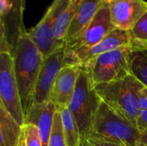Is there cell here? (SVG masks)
Returning a JSON list of instances; mask_svg holds the SVG:
<instances>
[{
  "label": "cell",
  "instance_id": "cell-1",
  "mask_svg": "<svg viewBox=\"0 0 147 146\" xmlns=\"http://www.w3.org/2000/svg\"><path fill=\"white\" fill-rule=\"evenodd\" d=\"M12 57L22 108L26 116L33 105L34 89L44 58L29 37L28 31L19 37Z\"/></svg>",
  "mask_w": 147,
  "mask_h": 146
},
{
  "label": "cell",
  "instance_id": "cell-2",
  "mask_svg": "<svg viewBox=\"0 0 147 146\" xmlns=\"http://www.w3.org/2000/svg\"><path fill=\"white\" fill-rule=\"evenodd\" d=\"M144 87L134 75H130L121 80L100 84L96 90L102 102L113 112L137 127L138 95Z\"/></svg>",
  "mask_w": 147,
  "mask_h": 146
},
{
  "label": "cell",
  "instance_id": "cell-3",
  "mask_svg": "<svg viewBox=\"0 0 147 146\" xmlns=\"http://www.w3.org/2000/svg\"><path fill=\"white\" fill-rule=\"evenodd\" d=\"M132 52L131 46H122L86 61L82 68L88 73L94 87L121 80L133 75Z\"/></svg>",
  "mask_w": 147,
  "mask_h": 146
},
{
  "label": "cell",
  "instance_id": "cell-4",
  "mask_svg": "<svg viewBox=\"0 0 147 146\" xmlns=\"http://www.w3.org/2000/svg\"><path fill=\"white\" fill-rule=\"evenodd\" d=\"M102 100L96 93L88 73L82 68L74 94L68 105L79 127L81 139L90 134Z\"/></svg>",
  "mask_w": 147,
  "mask_h": 146
},
{
  "label": "cell",
  "instance_id": "cell-5",
  "mask_svg": "<svg viewBox=\"0 0 147 146\" xmlns=\"http://www.w3.org/2000/svg\"><path fill=\"white\" fill-rule=\"evenodd\" d=\"M90 135L121 146H138L141 133L102 102Z\"/></svg>",
  "mask_w": 147,
  "mask_h": 146
},
{
  "label": "cell",
  "instance_id": "cell-6",
  "mask_svg": "<svg viewBox=\"0 0 147 146\" xmlns=\"http://www.w3.org/2000/svg\"><path fill=\"white\" fill-rule=\"evenodd\" d=\"M0 105L22 126L25 115L15 74L14 60L9 52H0Z\"/></svg>",
  "mask_w": 147,
  "mask_h": 146
},
{
  "label": "cell",
  "instance_id": "cell-7",
  "mask_svg": "<svg viewBox=\"0 0 147 146\" xmlns=\"http://www.w3.org/2000/svg\"><path fill=\"white\" fill-rule=\"evenodd\" d=\"M71 65H81L72 52L66 50L65 46L44 59L34 89L33 105H41L50 101V92L56 77L62 68Z\"/></svg>",
  "mask_w": 147,
  "mask_h": 146
},
{
  "label": "cell",
  "instance_id": "cell-8",
  "mask_svg": "<svg viewBox=\"0 0 147 146\" xmlns=\"http://www.w3.org/2000/svg\"><path fill=\"white\" fill-rule=\"evenodd\" d=\"M69 1L54 0L40 22L28 31L29 37L44 59L63 47L54 39V24L58 15L68 4Z\"/></svg>",
  "mask_w": 147,
  "mask_h": 146
},
{
  "label": "cell",
  "instance_id": "cell-9",
  "mask_svg": "<svg viewBox=\"0 0 147 146\" xmlns=\"http://www.w3.org/2000/svg\"><path fill=\"white\" fill-rule=\"evenodd\" d=\"M114 29H115V28L112 22L109 1L104 0L95 17L78 40L71 47L65 48L70 51H75L79 48L91 47L103 40Z\"/></svg>",
  "mask_w": 147,
  "mask_h": 146
},
{
  "label": "cell",
  "instance_id": "cell-10",
  "mask_svg": "<svg viewBox=\"0 0 147 146\" xmlns=\"http://www.w3.org/2000/svg\"><path fill=\"white\" fill-rule=\"evenodd\" d=\"M11 12L8 17L0 20V52H14L19 37L26 31L23 25L25 0H8Z\"/></svg>",
  "mask_w": 147,
  "mask_h": 146
},
{
  "label": "cell",
  "instance_id": "cell-11",
  "mask_svg": "<svg viewBox=\"0 0 147 146\" xmlns=\"http://www.w3.org/2000/svg\"><path fill=\"white\" fill-rule=\"evenodd\" d=\"M115 28L129 31L147 11L145 0H108Z\"/></svg>",
  "mask_w": 147,
  "mask_h": 146
},
{
  "label": "cell",
  "instance_id": "cell-12",
  "mask_svg": "<svg viewBox=\"0 0 147 146\" xmlns=\"http://www.w3.org/2000/svg\"><path fill=\"white\" fill-rule=\"evenodd\" d=\"M82 70L81 65H66L60 70L52 86L49 100L57 108L68 106L74 94L77 82Z\"/></svg>",
  "mask_w": 147,
  "mask_h": 146
},
{
  "label": "cell",
  "instance_id": "cell-13",
  "mask_svg": "<svg viewBox=\"0 0 147 146\" xmlns=\"http://www.w3.org/2000/svg\"><path fill=\"white\" fill-rule=\"evenodd\" d=\"M131 46V38L129 35V32L115 28L103 40H102L100 42L91 47L79 48L75 51H68L72 52L76 59L82 65L86 61L96 58L101 54L115 50L122 46Z\"/></svg>",
  "mask_w": 147,
  "mask_h": 146
},
{
  "label": "cell",
  "instance_id": "cell-14",
  "mask_svg": "<svg viewBox=\"0 0 147 146\" xmlns=\"http://www.w3.org/2000/svg\"><path fill=\"white\" fill-rule=\"evenodd\" d=\"M104 0H84L78 7L67 31L65 47H71L80 37L101 8Z\"/></svg>",
  "mask_w": 147,
  "mask_h": 146
},
{
  "label": "cell",
  "instance_id": "cell-15",
  "mask_svg": "<svg viewBox=\"0 0 147 146\" xmlns=\"http://www.w3.org/2000/svg\"><path fill=\"white\" fill-rule=\"evenodd\" d=\"M57 110L55 104L49 101L41 105H33L25 116V123H32L37 126L42 146H48Z\"/></svg>",
  "mask_w": 147,
  "mask_h": 146
},
{
  "label": "cell",
  "instance_id": "cell-16",
  "mask_svg": "<svg viewBox=\"0 0 147 146\" xmlns=\"http://www.w3.org/2000/svg\"><path fill=\"white\" fill-rule=\"evenodd\" d=\"M84 0H70L68 4L59 12L54 24V39L57 43L65 46V38L69 26Z\"/></svg>",
  "mask_w": 147,
  "mask_h": 146
},
{
  "label": "cell",
  "instance_id": "cell-17",
  "mask_svg": "<svg viewBox=\"0 0 147 146\" xmlns=\"http://www.w3.org/2000/svg\"><path fill=\"white\" fill-rule=\"evenodd\" d=\"M22 126L0 105V146H17Z\"/></svg>",
  "mask_w": 147,
  "mask_h": 146
},
{
  "label": "cell",
  "instance_id": "cell-18",
  "mask_svg": "<svg viewBox=\"0 0 147 146\" xmlns=\"http://www.w3.org/2000/svg\"><path fill=\"white\" fill-rule=\"evenodd\" d=\"M58 110L60 114L63 134L66 146H81L82 139L79 127L68 106L60 107Z\"/></svg>",
  "mask_w": 147,
  "mask_h": 146
},
{
  "label": "cell",
  "instance_id": "cell-19",
  "mask_svg": "<svg viewBox=\"0 0 147 146\" xmlns=\"http://www.w3.org/2000/svg\"><path fill=\"white\" fill-rule=\"evenodd\" d=\"M128 32L134 51L147 50V11Z\"/></svg>",
  "mask_w": 147,
  "mask_h": 146
},
{
  "label": "cell",
  "instance_id": "cell-20",
  "mask_svg": "<svg viewBox=\"0 0 147 146\" xmlns=\"http://www.w3.org/2000/svg\"><path fill=\"white\" fill-rule=\"evenodd\" d=\"M131 68L132 74L147 87V50H133Z\"/></svg>",
  "mask_w": 147,
  "mask_h": 146
},
{
  "label": "cell",
  "instance_id": "cell-21",
  "mask_svg": "<svg viewBox=\"0 0 147 146\" xmlns=\"http://www.w3.org/2000/svg\"><path fill=\"white\" fill-rule=\"evenodd\" d=\"M17 146H42L38 128L32 123H25L22 126V133Z\"/></svg>",
  "mask_w": 147,
  "mask_h": 146
},
{
  "label": "cell",
  "instance_id": "cell-22",
  "mask_svg": "<svg viewBox=\"0 0 147 146\" xmlns=\"http://www.w3.org/2000/svg\"><path fill=\"white\" fill-rule=\"evenodd\" d=\"M48 146H66L64 134H63L60 114L59 110L56 111L54 115L53 130H52V134L50 137Z\"/></svg>",
  "mask_w": 147,
  "mask_h": 146
},
{
  "label": "cell",
  "instance_id": "cell-23",
  "mask_svg": "<svg viewBox=\"0 0 147 146\" xmlns=\"http://www.w3.org/2000/svg\"><path fill=\"white\" fill-rule=\"evenodd\" d=\"M81 146H121L117 144H114L104 139H99L93 135H88L86 138L82 139Z\"/></svg>",
  "mask_w": 147,
  "mask_h": 146
},
{
  "label": "cell",
  "instance_id": "cell-24",
  "mask_svg": "<svg viewBox=\"0 0 147 146\" xmlns=\"http://www.w3.org/2000/svg\"><path fill=\"white\" fill-rule=\"evenodd\" d=\"M136 126L140 133L147 130V110H140Z\"/></svg>",
  "mask_w": 147,
  "mask_h": 146
},
{
  "label": "cell",
  "instance_id": "cell-25",
  "mask_svg": "<svg viewBox=\"0 0 147 146\" xmlns=\"http://www.w3.org/2000/svg\"><path fill=\"white\" fill-rule=\"evenodd\" d=\"M138 108L140 110H147V87H144L139 92Z\"/></svg>",
  "mask_w": 147,
  "mask_h": 146
},
{
  "label": "cell",
  "instance_id": "cell-26",
  "mask_svg": "<svg viewBox=\"0 0 147 146\" xmlns=\"http://www.w3.org/2000/svg\"><path fill=\"white\" fill-rule=\"evenodd\" d=\"M138 146H147V130L141 132V136Z\"/></svg>",
  "mask_w": 147,
  "mask_h": 146
}]
</instances>
